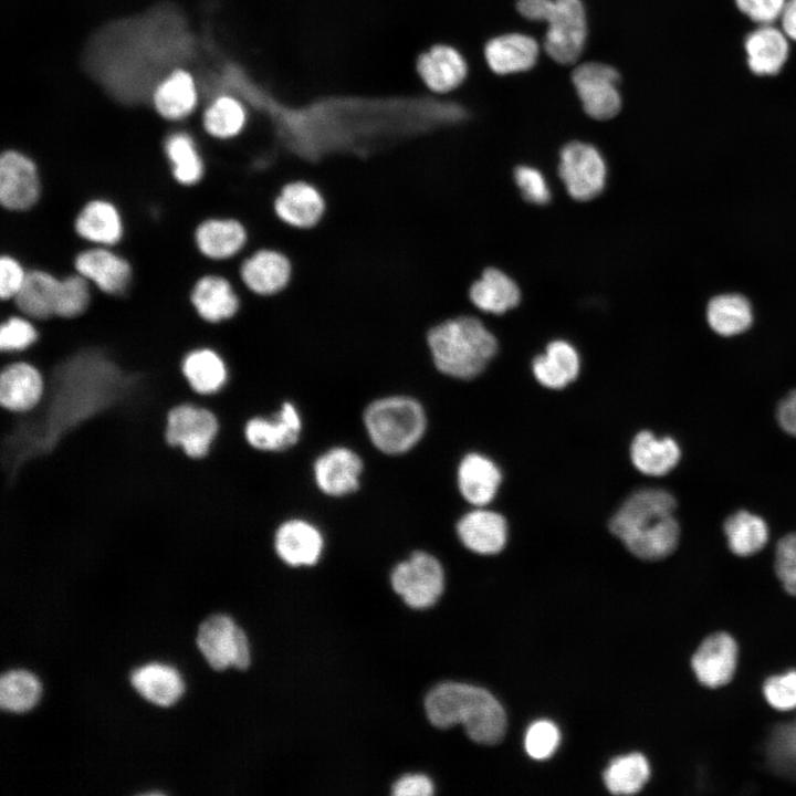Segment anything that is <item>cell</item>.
I'll return each mask as SVG.
<instances>
[{
  "instance_id": "44dd1931",
  "label": "cell",
  "mask_w": 796,
  "mask_h": 796,
  "mask_svg": "<svg viewBox=\"0 0 796 796\" xmlns=\"http://www.w3.org/2000/svg\"><path fill=\"white\" fill-rule=\"evenodd\" d=\"M180 370L192 392L198 396L217 394L229 379L224 356L206 343H196L182 354Z\"/></svg>"
},
{
  "instance_id": "30bf717a",
  "label": "cell",
  "mask_w": 796,
  "mask_h": 796,
  "mask_svg": "<svg viewBox=\"0 0 796 796\" xmlns=\"http://www.w3.org/2000/svg\"><path fill=\"white\" fill-rule=\"evenodd\" d=\"M220 430L216 413L205 406L181 402L167 413L165 440L192 459L206 457Z\"/></svg>"
},
{
  "instance_id": "cb8c5ba5",
  "label": "cell",
  "mask_w": 796,
  "mask_h": 796,
  "mask_svg": "<svg viewBox=\"0 0 796 796\" xmlns=\"http://www.w3.org/2000/svg\"><path fill=\"white\" fill-rule=\"evenodd\" d=\"M169 177L184 189L200 186L207 175L208 166L193 137L187 132H175L166 137L163 146Z\"/></svg>"
},
{
  "instance_id": "2e32d148",
  "label": "cell",
  "mask_w": 796,
  "mask_h": 796,
  "mask_svg": "<svg viewBox=\"0 0 796 796\" xmlns=\"http://www.w3.org/2000/svg\"><path fill=\"white\" fill-rule=\"evenodd\" d=\"M617 70L601 62H586L572 74L576 93L587 115L598 121L610 119L621 108Z\"/></svg>"
},
{
  "instance_id": "d6a6232c",
  "label": "cell",
  "mask_w": 796,
  "mask_h": 796,
  "mask_svg": "<svg viewBox=\"0 0 796 796\" xmlns=\"http://www.w3.org/2000/svg\"><path fill=\"white\" fill-rule=\"evenodd\" d=\"M130 682L143 698L160 706L171 705L184 692V682L178 671L157 662L135 669Z\"/></svg>"
},
{
  "instance_id": "4fadbf2b",
  "label": "cell",
  "mask_w": 796,
  "mask_h": 796,
  "mask_svg": "<svg viewBox=\"0 0 796 796\" xmlns=\"http://www.w3.org/2000/svg\"><path fill=\"white\" fill-rule=\"evenodd\" d=\"M546 53L559 64H572L580 56L587 36V22L582 0H554L545 21Z\"/></svg>"
},
{
  "instance_id": "3957f363",
  "label": "cell",
  "mask_w": 796,
  "mask_h": 796,
  "mask_svg": "<svg viewBox=\"0 0 796 796\" xmlns=\"http://www.w3.org/2000/svg\"><path fill=\"white\" fill-rule=\"evenodd\" d=\"M430 359L441 374L471 379L494 357V335L475 316L460 314L431 326L426 335Z\"/></svg>"
},
{
  "instance_id": "f907efd6",
  "label": "cell",
  "mask_w": 796,
  "mask_h": 796,
  "mask_svg": "<svg viewBox=\"0 0 796 796\" xmlns=\"http://www.w3.org/2000/svg\"><path fill=\"white\" fill-rule=\"evenodd\" d=\"M777 420L785 432L796 437V390L790 391L779 402Z\"/></svg>"
},
{
  "instance_id": "7c38bea8",
  "label": "cell",
  "mask_w": 796,
  "mask_h": 796,
  "mask_svg": "<svg viewBox=\"0 0 796 796\" xmlns=\"http://www.w3.org/2000/svg\"><path fill=\"white\" fill-rule=\"evenodd\" d=\"M390 580L408 606L421 609L432 606L442 594L444 574L436 557L417 551L395 566Z\"/></svg>"
},
{
  "instance_id": "8992f818",
  "label": "cell",
  "mask_w": 796,
  "mask_h": 796,
  "mask_svg": "<svg viewBox=\"0 0 796 796\" xmlns=\"http://www.w3.org/2000/svg\"><path fill=\"white\" fill-rule=\"evenodd\" d=\"M250 233L238 217L213 211L199 219L190 241L196 254L208 266L224 268L245 254Z\"/></svg>"
},
{
  "instance_id": "5bb4252c",
  "label": "cell",
  "mask_w": 796,
  "mask_h": 796,
  "mask_svg": "<svg viewBox=\"0 0 796 796\" xmlns=\"http://www.w3.org/2000/svg\"><path fill=\"white\" fill-rule=\"evenodd\" d=\"M558 174L570 197L587 201L604 189L607 166L597 148L590 144L572 142L559 153Z\"/></svg>"
},
{
  "instance_id": "e0dca14e",
  "label": "cell",
  "mask_w": 796,
  "mask_h": 796,
  "mask_svg": "<svg viewBox=\"0 0 796 796\" xmlns=\"http://www.w3.org/2000/svg\"><path fill=\"white\" fill-rule=\"evenodd\" d=\"M739 660L737 640L729 631L719 630L701 640L690 658V667L702 687L718 690L732 682Z\"/></svg>"
},
{
  "instance_id": "6da1fadb",
  "label": "cell",
  "mask_w": 796,
  "mask_h": 796,
  "mask_svg": "<svg viewBox=\"0 0 796 796\" xmlns=\"http://www.w3.org/2000/svg\"><path fill=\"white\" fill-rule=\"evenodd\" d=\"M675 507V499L670 492L640 489L621 504L610 519L609 528L635 556L659 561L671 555L680 541Z\"/></svg>"
},
{
  "instance_id": "f5cc1de1",
  "label": "cell",
  "mask_w": 796,
  "mask_h": 796,
  "mask_svg": "<svg viewBox=\"0 0 796 796\" xmlns=\"http://www.w3.org/2000/svg\"><path fill=\"white\" fill-rule=\"evenodd\" d=\"M784 33L796 41V0H788L781 14Z\"/></svg>"
},
{
  "instance_id": "ee69618b",
  "label": "cell",
  "mask_w": 796,
  "mask_h": 796,
  "mask_svg": "<svg viewBox=\"0 0 796 796\" xmlns=\"http://www.w3.org/2000/svg\"><path fill=\"white\" fill-rule=\"evenodd\" d=\"M773 566L784 591L796 597V533H788L777 542Z\"/></svg>"
},
{
  "instance_id": "7bdbcfd3",
  "label": "cell",
  "mask_w": 796,
  "mask_h": 796,
  "mask_svg": "<svg viewBox=\"0 0 796 796\" xmlns=\"http://www.w3.org/2000/svg\"><path fill=\"white\" fill-rule=\"evenodd\" d=\"M762 692L767 704L776 712L796 710V668L768 675Z\"/></svg>"
},
{
  "instance_id": "681fc988",
  "label": "cell",
  "mask_w": 796,
  "mask_h": 796,
  "mask_svg": "<svg viewBox=\"0 0 796 796\" xmlns=\"http://www.w3.org/2000/svg\"><path fill=\"white\" fill-rule=\"evenodd\" d=\"M432 793V782L419 774L402 776L392 786L395 796H430Z\"/></svg>"
},
{
  "instance_id": "f35d334b",
  "label": "cell",
  "mask_w": 796,
  "mask_h": 796,
  "mask_svg": "<svg viewBox=\"0 0 796 796\" xmlns=\"http://www.w3.org/2000/svg\"><path fill=\"white\" fill-rule=\"evenodd\" d=\"M42 335V324L13 310L0 323L1 357L28 353L40 343Z\"/></svg>"
},
{
  "instance_id": "bcb514c9",
  "label": "cell",
  "mask_w": 796,
  "mask_h": 796,
  "mask_svg": "<svg viewBox=\"0 0 796 796\" xmlns=\"http://www.w3.org/2000/svg\"><path fill=\"white\" fill-rule=\"evenodd\" d=\"M558 727L547 720L534 722L527 729L525 735V750L534 760H546L551 757L559 744Z\"/></svg>"
},
{
  "instance_id": "4dcf8cb0",
  "label": "cell",
  "mask_w": 796,
  "mask_h": 796,
  "mask_svg": "<svg viewBox=\"0 0 796 796\" xmlns=\"http://www.w3.org/2000/svg\"><path fill=\"white\" fill-rule=\"evenodd\" d=\"M630 458L641 473L660 476L670 472L680 461L681 449L670 438H657L650 431L637 433L630 446Z\"/></svg>"
},
{
  "instance_id": "d4e9b609",
  "label": "cell",
  "mask_w": 796,
  "mask_h": 796,
  "mask_svg": "<svg viewBox=\"0 0 796 796\" xmlns=\"http://www.w3.org/2000/svg\"><path fill=\"white\" fill-rule=\"evenodd\" d=\"M61 274L45 266H30L28 277L12 301L18 311L44 325L55 317V303Z\"/></svg>"
},
{
  "instance_id": "7dc6e473",
  "label": "cell",
  "mask_w": 796,
  "mask_h": 796,
  "mask_svg": "<svg viewBox=\"0 0 796 796\" xmlns=\"http://www.w3.org/2000/svg\"><path fill=\"white\" fill-rule=\"evenodd\" d=\"M514 180L526 201L535 205H545L549 201V186L538 169L531 166H519L514 170Z\"/></svg>"
},
{
  "instance_id": "9a60e30c",
  "label": "cell",
  "mask_w": 796,
  "mask_h": 796,
  "mask_svg": "<svg viewBox=\"0 0 796 796\" xmlns=\"http://www.w3.org/2000/svg\"><path fill=\"white\" fill-rule=\"evenodd\" d=\"M292 272V262L285 253L260 248L237 260L231 274L250 293L266 297L285 290Z\"/></svg>"
},
{
  "instance_id": "ba28073f",
  "label": "cell",
  "mask_w": 796,
  "mask_h": 796,
  "mask_svg": "<svg viewBox=\"0 0 796 796\" xmlns=\"http://www.w3.org/2000/svg\"><path fill=\"white\" fill-rule=\"evenodd\" d=\"M44 185L38 161L20 149L0 154V206L8 213L33 211L41 202Z\"/></svg>"
},
{
  "instance_id": "ac0fdd59",
  "label": "cell",
  "mask_w": 796,
  "mask_h": 796,
  "mask_svg": "<svg viewBox=\"0 0 796 796\" xmlns=\"http://www.w3.org/2000/svg\"><path fill=\"white\" fill-rule=\"evenodd\" d=\"M44 390V377L38 366L20 357H1V409L17 413L31 411L41 402Z\"/></svg>"
},
{
  "instance_id": "b9f144b4",
  "label": "cell",
  "mask_w": 796,
  "mask_h": 796,
  "mask_svg": "<svg viewBox=\"0 0 796 796\" xmlns=\"http://www.w3.org/2000/svg\"><path fill=\"white\" fill-rule=\"evenodd\" d=\"M39 680L25 670H11L0 678V706L9 712H25L39 700Z\"/></svg>"
},
{
  "instance_id": "52a82bcc",
  "label": "cell",
  "mask_w": 796,
  "mask_h": 796,
  "mask_svg": "<svg viewBox=\"0 0 796 796\" xmlns=\"http://www.w3.org/2000/svg\"><path fill=\"white\" fill-rule=\"evenodd\" d=\"M71 270L109 298L125 297L135 282L134 264L119 248L82 245L72 255Z\"/></svg>"
},
{
  "instance_id": "9c48e42d",
  "label": "cell",
  "mask_w": 796,
  "mask_h": 796,
  "mask_svg": "<svg viewBox=\"0 0 796 796\" xmlns=\"http://www.w3.org/2000/svg\"><path fill=\"white\" fill-rule=\"evenodd\" d=\"M71 228L82 245L109 248H119L128 230L123 209L105 195L86 198L74 212Z\"/></svg>"
},
{
  "instance_id": "d6986e66",
  "label": "cell",
  "mask_w": 796,
  "mask_h": 796,
  "mask_svg": "<svg viewBox=\"0 0 796 796\" xmlns=\"http://www.w3.org/2000/svg\"><path fill=\"white\" fill-rule=\"evenodd\" d=\"M302 417L289 401L272 417L253 416L242 427L245 444L260 452L284 451L293 447L302 433Z\"/></svg>"
},
{
  "instance_id": "f6af8a7d",
  "label": "cell",
  "mask_w": 796,
  "mask_h": 796,
  "mask_svg": "<svg viewBox=\"0 0 796 796\" xmlns=\"http://www.w3.org/2000/svg\"><path fill=\"white\" fill-rule=\"evenodd\" d=\"M30 266L15 253L7 251L0 255V300L12 303L21 291Z\"/></svg>"
},
{
  "instance_id": "484cf974",
  "label": "cell",
  "mask_w": 796,
  "mask_h": 796,
  "mask_svg": "<svg viewBox=\"0 0 796 796\" xmlns=\"http://www.w3.org/2000/svg\"><path fill=\"white\" fill-rule=\"evenodd\" d=\"M457 533L468 549L482 555H492L504 547L507 537V525L501 514L476 509L468 512L459 520Z\"/></svg>"
},
{
  "instance_id": "603a6c76",
  "label": "cell",
  "mask_w": 796,
  "mask_h": 796,
  "mask_svg": "<svg viewBox=\"0 0 796 796\" xmlns=\"http://www.w3.org/2000/svg\"><path fill=\"white\" fill-rule=\"evenodd\" d=\"M324 546L321 531L310 521H284L274 535L277 556L290 566H311L317 563Z\"/></svg>"
},
{
  "instance_id": "74e56055",
  "label": "cell",
  "mask_w": 796,
  "mask_h": 796,
  "mask_svg": "<svg viewBox=\"0 0 796 796\" xmlns=\"http://www.w3.org/2000/svg\"><path fill=\"white\" fill-rule=\"evenodd\" d=\"M650 765L641 753H631L612 760L604 772L607 789L616 795L640 792L650 778Z\"/></svg>"
},
{
  "instance_id": "4316f807",
  "label": "cell",
  "mask_w": 796,
  "mask_h": 796,
  "mask_svg": "<svg viewBox=\"0 0 796 796\" xmlns=\"http://www.w3.org/2000/svg\"><path fill=\"white\" fill-rule=\"evenodd\" d=\"M535 39L522 33H506L491 39L484 49L489 67L499 75L520 73L532 69L538 59Z\"/></svg>"
},
{
  "instance_id": "f546056e",
  "label": "cell",
  "mask_w": 796,
  "mask_h": 796,
  "mask_svg": "<svg viewBox=\"0 0 796 796\" xmlns=\"http://www.w3.org/2000/svg\"><path fill=\"white\" fill-rule=\"evenodd\" d=\"M468 296L480 311L503 314L520 303L521 292L507 274L495 268H489L470 285Z\"/></svg>"
},
{
  "instance_id": "83f0119b",
  "label": "cell",
  "mask_w": 796,
  "mask_h": 796,
  "mask_svg": "<svg viewBox=\"0 0 796 796\" xmlns=\"http://www.w3.org/2000/svg\"><path fill=\"white\" fill-rule=\"evenodd\" d=\"M457 481L461 495L469 503L483 506L494 499L502 481V474L491 459L471 452L460 461Z\"/></svg>"
},
{
  "instance_id": "8d00e7d4",
  "label": "cell",
  "mask_w": 796,
  "mask_h": 796,
  "mask_svg": "<svg viewBox=\"0 0 796 796\" xmlns=\"http://www.w3.org/2000/svg\"><path fill=\"white\" fill-rule=\"evenodd\" d=\"M710 327L722 336H734L750 328L753 314L750 302L739 294L713 297L708 305Z\"/></svg>"
},
{
  "instance_id": "60d3db41",
  "label": "cell",
  "mask_w": 796,
  "mask_h": 796,
  "mask_svg": "<svg viewBox=\"0 0 796 796\" xmlns=\"http://www.w3.org/2000/svg\"><path fill=\"white\" fill-rule=\"evenodd\" d=\"M247 124L244 107L233 97L217 98L205 112V132L218 140H230L239 136Z\"/></svg>"
},
{
  "instance_id": "7402d4cb",
  "label": "cell",
  "mask_w": 796,
  "mask_h": 796,
  "mask_svg": "<svg viewBox=\"0 0 796 796\" xmlns=\"http://www.w3.org/2000/svg\"><path fill=\"white\" fill-rule=\"evenodd\" d=\"M325 198L320 189L305 180L285 184L274 200L276 216L287 226L311 229L323 218Z\"/></svg>"
},
{
  "instance_id": "d590c367",
  "label": "cell",
  "mask_w": 796,
  "mask_h": 796,
  "mask_svg": "<svg viewBox=\"0 0 796 796\" xmlns=\"http://www.w3.org/2000/svg\"><path fill=\"white\" fill-rule=\"evenodd\" d=\"M196 102L193 80L184 71L174 72L154 94V104L158 114L168 121H180L190 115Z\"/></svg>"
},
{
  "instance_id": "277c9868",
  "label": "cell",
  "mask_w": 796,
  "mask_h": 796,
  "mask_svg": "<svg viewBox=\"0 0 796 796\" xmlns=\"http://www.w3.org/2000/svg\"><path fill=\"white\" fill-rule=\"evenodd\" d=\"M363 420L370 442L388 455L404 454L413 449L427 428L422 405L402 395L371 401L364 410Z\"/></svg>"
},
{
  "instance_id": "816d5d0a",
  "label": "cell",
  "mask_w": 796,
  "mask_h": 796,
  "mask_svg": "<svg viewBox=\"0 0 796 796\" xmlns=\"http://www.w3.org/2000/svg\"><path fill=\"white\" fill-rule=\"evenodd\" d=\"M554 0H517L516 9L527 20L546 21Z\"/></svg>"
},
{
  "instance_id": "ffe728a7",
  "label": "cell",
  "mask_w": 796,
  "mask_h": 796,
  "mask_svg": "<svg viewBox=\"0 0 796 796\" xmlns=\"http://www.w3.org/2000/svg\"><path fill=\"white\" fill-rule=\"evenodd\" d=\"M362 458L347 447H334L322 453L313 464L318 490L329 496L354 493L360 484Z\"/></svg>"
},
{
  "instance_id": "c3c4849f",
  "label": "cell",
  "mask_w": 796,
  "mask_h": 796,
  "mask_svg": "<svg viewBox=\"0 0 796 796\" xmlns=\"http://www.w3.org/2000/svg\"><path fill=\"white\" fill-rule=\"evenodd\" d=\"M737 8L750 19L769 23L781 17L785 0H735Z\"/></svg>"
},
{
  "instance_id": "8fae6325",
  "label": "cell",
  "mask_w": 796,
  "mask_h": 796,
  "mask_svg": "<svg viewBox=\"0 0 796 796\" xmlns=\"http://www.w3.org/2000/svg\"><path fill=\"white\" fill-rule=\"evenodd\" d=\"M196 642L214 670L228 667L245 669L250 663L248 637L227 615L216 614L203 620L198 628Z\"/></svg>"
},
{
  "instance_id": "e575fe53",
  "label": "cell",
  "mask_w": 796,
  "mask_h": 796,
  "mask_svg": "<svg viewBox=\"0 0 796 796\" xmlns=\"http://www.w3.org/2000/svg\"><path fill=\"white\" fill-rule=\"evenodd\" d=\"M724 535L727 547L734 555L750 557L766 546L769 530L761 516L741 510L724 522Z\"/></svg>"
},
{
  "instance_id": "ab89813d",
  "label": "cell",
  "mask_w": 796,
  "mask_h": 796,
  "mask_svg": "<svg viewBox=\"0 0 796 796\" xmlns=\"http://www.w3.org/2000/svg\"><path fill=\"white\" fill-rule=\"evenodd\" d=\"M95 293L90 282L73 270L61 274L54 320L72 322L82 318L90 311Z\"/></svg>"
},
{
  "instance_id": "1f68e13d",
  "label": "cell",
  "mask_w": 796,
  "mask_h": 796,
  "mask_svg": "<svg viewBox=\"0 0 796 796\" xmlns=\"http://www.w3.org/2000/svg\"><path fill=\"white\" fill-rule=\"evenodd\" d=\"M577 350L566 341L551 342L545 353L535 357L532 369L536 380L546 388L562 389L579 373Z\"/></svg>"
},
{
  "instance_id": "7a4b0ae2",
  "label": "cell",
  "mask_w": 796,
  "mask_h": 796,
  "mask_svg": "<svg viewBox=\"0 0 796 796\" xmlns=\"http://www.w3.org/2000/svg\"><path fill=\"white\" fill-rule=\"evenodd\" d=\"M429 721L448 729L462 724L468 736L481 744H496L506 729L505 712L486 690L467 683L444 682L434 687L425 700Z\"/></svg>"
},
{
  "instance_id": "5b68a950",
  "label": "cell",
  "mask_w": 796,
  "mask_h": 796,
  "mask_svg": "<svg viewBox=\"0 0 796 796\" xmlns=\"http://www.w3.org/2000/svg\"><path fill=\"white\" fill-rule=\"evenodd\" d=\"M187 302L202 327H218L234 320L242 308V296L227 268L207 266L189 284Z\"/></svg>"
},
{
  "instance_id": "f1b7e54d",
  "label": "cell",
  "mask_w": 796,
  "mask_h": 796,
  "mask_svg": "<svg viewBox=\"0 0 796 796\" xmlns=\"http://www.w3.org/2000/svg\"><path fill=\"white\" fill-rule=\"evenodd\" d=\"M417 70L427 86L438 93L458 87L468 74L463 56L455 49L443 44L422 53Z\"/></svg>"
},
{
  "instance_id": "836d02e7",
  "label": "cell",
  "mask_w": 796,
  "mask_h": 796,
  "mask_svg": "<svg viewBox=\"0 0 796 796\" xmlns=\"http://www.w3.org/2000/svg\"><path fill=\"white\" fill-rule=\"evenodd\" d=\"M750 69L757 75L777 73L788 55L784 33L771 25H764L750 33L745 40Z\"/></svg>"
}]
</instances>
